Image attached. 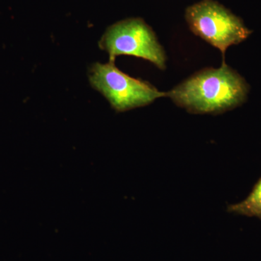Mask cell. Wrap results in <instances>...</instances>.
Listing matches in <instances>:
<instances>
[{
	"instance_id": "cell-1",
	"label": "cell",
	"mask_w": 261,
	"mask_h": 261,
	"mask_svg": "<svg viewBox=\"0 0 261 261\" xmlns=\"http://www.w3.org/2000/svg\"><path fill=\"white\" fill-rule=\"evenodd\" d=\"M249 90L245 79L224 61L219 68L196 72L166 92V97L192 114L218 115L244 104Z\"/></svg>"
},
{
	"instance_id": "cell-2",
	"label": "cell",
	"mask_w": 261,
	"mask_h": 261,
	"mask_svg": "<svg viewBox=\"0 0 261 261\" xmlns=\"http://www.w3.org/2000/svg\"><path fill=\"white\" fill-rule=\"evenodd\" d=\"M185 18L189 28L222 53L228 47L244 42L252 34L243 20L214 0H202L188 7Z\"/></svg>"
},
{
	"instance_id": "cell-3",
	"label": "cell",
	"mask_w": 261,
	"mask_h": 261,
	"mask_svg": "<svg viewBox=\"0 0 261 261\" xmlns=\"http://www.w3.org/2000/svg\"><path fill=\"white\" fill-rule=\"evenodd\" d=\"M89 82L117 112L144 107L159 98L166 97V92H161L145 81L132 78L118 69L113 61L93 65Z\"/></svg>"
},
{
	"instance_id": "cell-4",
	"label": "cell",
	"mask_w": 261,
	"mask_h": 261,
	"mask_svg": "<svg viewBox=\"0 0 261 261\" xmlns=\"http://www.w3.org/2000/svg\"><path fill=\"white\" fill-rule=\"evenodd\" d=\"M107 51L110 61L119 56L142 58L161 70L166 68V51L150 27L142 19L128 18L113 24L103 34L99 42Z\"/></svg>"
},
{
	"instance_id": "cell-5",
	"label": "cell",
	"mask_w": 261,
	"mask_h": 261,
	"mask_svg": "<svg viewBox=\"0 0 261 261\" xmlns=\"http://www.w3.org/2000/svg\"><path fill=\"white\" fill-rule=\"evenodd\" d=\"M227 211L231 214L256 217L261 220V178L245 200L228 205Z\"/></svg>"
}]
</instances>
